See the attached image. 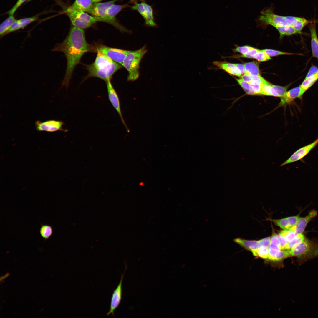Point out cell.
Segmentation results:
<instances>
[{
  "label": "cell",
  "instance_id": "1",
  "mask_svg": "<svg viewBox=\"0 0 318 318\" xmlns=\"http://www.w3.org/2000/svg\"><path fill=\"white\" fill-rule=\"evenodd\" d=\"M61 52L65 55L67 60L66 72L62 82V87L67 88L69 85L73 72L79 64L82 56L88 52H97L87 42L83 29L72 26L65 39L57 43L52 49Z\"/></svg>",
  "mask_w": 318,
  "mask_h": 318
},
{
  "label": "cell",
  "instance_id": "2",
  "mask_svg": "<svg viewBox=\"0 0 318 318\" xmlns=\"http://www.w3.org/2000/svg\"><path fill=\"white\" fill-rule=\"evenodd\" d=\"M95 60L92 63L85 65L88 74L84 80L91 77L100 78L105 82L111 80L114 74L122 68L121 64L97 50Z\"/></svg>",
  "mask_w": 318,
  "mask_h": 318
},
{
  "label": "cell",
  "instance_id": "3",
  "mask_svg": "<svg viewBox=\"0 0 318 318\" xmlns=\"http://www.w3.org/2000/svg\"><path fill=\"white\" fill-rule=\"evenodd\" d=\"M289 252L290 257L297 258V262L299 265L308 260L318 258V238L309 239L306 238Z\"/></svg>",
  "mask_w": 318,
  "mask_h": 318
},
{
  "label": "cell",
  "instance_id": "4",
  "mask_svg": "<svg viewBox=\"0 0 318 318\" xmlns=\"http://www.w3.org/2000/svg\"><path fill=\"white\" fill-rule=\"evenodd\" d=\"M146 52V47H143L136 50L129 51L127 54L122 66L128 72V80L133 81L138 78L140 62Z\"/></svg>",
  "mask_w": 318,
  "mask_h": 318
},
{
  "label": "cell",
  "instance_id": "5",
  "mask_svg": "<svg viewBox=\"0 0 318 318\" xmlns=\"http://www.w3.org/2000/svg\"><path fill=\"white\" fill-rule=\"evenodd\" d=\"M64 12L69 18L72 26L84 29L89 28L101 19L85 12L77 11L70 6L66 7Z\"/></svg>",
  "mask_w": 318,
  "mask_h": 318
},
{
  "label": "cell",
  "instance_id": "6",
  "mask_svg": "<svg viewBox=\"0 0 318 318\" xmlns=\"http://www.w3.org/2000/svg\"><path fill=\"white\" fill-rule=\"evenodd\" d=\"M259 21L266 25H271L275 28L289 25L286 22L284 16L275 14L271 7L263 10L259 18Z\"/></svg>",
  "mask_w": 318,
  "mask_h": 318
},
{
  "label": "cell",
  "instance_id": "7",
  "mask_svg": "<svg viewBox=\"0 0 318 318\" xmlns=\"http://www.w3.org/2000/svg\"><path fill=\"white\" fill-rule=\"evenodd\" d=\"M129 3L122 5H117L114 4L112 5L107 9V16L109 24L115 26L122 32L130 33V31L120 24L116 18V15L122 9L131 7Z\"/></svg>",
  "mask_w": 318,
  "mask_h": 318
},
{
  "label": "cell",
  "instance_id": "8",
  "mask_svg": "<svg viewBox=\"0 0 318 318\" xmlns=\"http://www.w3.org/2000/svg\"><path fill=\"white\" fill-rule=\"evenodd\" d=\"M97 50L114 61L122 65L129 51L100 45L96 47Z\"/></svg>",
  "mask_w": 318,
  "mask_h": 318
},
{
  "label": "cell",
  "instance_id": "9",
  "mask_svg": "<svg viewBox=\"0 0 318 318\" xmlns=\"http://www.w3.org/2000/svg\"><path fill=\"white\" fill-rule=\"evenodd\" d=\"M117 0H112L103 2L93 3L87 13L91 15L100 18L102 22L108 24L107 11L108 8Z\"/></svg>",
  "mask_w": 318,
  "mask_h": 318
},
{
  "label": "cell",
  "instance_id": "10",
  "mask_svg": "<svg viewBox=\"0 0 318 318\" xmlns=\"http://www.w3.org/2000/svg\"><path fill=\"white\" fill-rule=\"evenodd\" d=\"M64 124L62 121L50 120L42 122L37 120L35 122L36 130L39 132L45 131L53 132L58 131L67 132L68 130L63 128Z\"/></svg>",
  "mask_w": 318,
  "mask_h": 318
},
{
  "label": "cell",
  "instance_id": "11",
  "mask_svg": "<svg viewBox=\"0 0 318 318\" xmlns=\"http://www.w3.org/2000/svg\"><path fill=\"white\" fill-rule=\"evenodd\" d=\"M318 144V138L312 143L304 146L296 151L286 160L281 163L280 167L302 159L307 155Z\"/></svg>",
  "mask_w": 318,
  "mask_h": 318
},
{
  "label": "cell",
  "instance_id": "12",
  "mask_svg": "<svg viewBox=\"0 0 318 318\" xmlns=\"http://www.w3.org/2000/svg\"><path fill=\"white\" fill-rule=\"evenodd\" d=\"M106 83L109 99L114 108L118 114L121 121L127 131L129 132V130L125 123L122 115L120 101L118 95L111 83V80L106 82Z\"/></svg>",
  "mask_w": 318,
  "mask_h": 318
},
{
  "label": "cell",
  "instance_id": "13",
  "mask_svg": "<svg viewBox=\"0 0 318 318\" xmlns=\"http://www.w3.org/2000/svg\"><path fill=\"white\" fill-rule=\"evenodd\" d=\"M127 266L125 264V268L123 273L122 275L120 280L115 290L113 291L112 294L110 309L107 313V315L109 316L112 314L113 316H114V311L119 305L122 298V284L125 271L127 269Z\"/></svg>",
  "mask_w": 318,
  "mask_h": 318
},
{
  "label": "cell",
  "instance_id": "14",
  "mask_svg": "<svg viewBox=\"0 0 318 318\" xmlns=\"http://www.w3.org/2000/svg\"><path fill=\"white\" fill-rule=\"evenodd\" d=\"M289 85L281 86L272 85L269 82L263 85L261 95L281 97L286 92Z\"/></svg>",
  "mask_w": 318,
  "mask_h": 318
},
{
  "label": "cell",
  "instance_id": "15",
  "mask_svg": "<svg viewBox=\"0 0 318 318\" xmlns=\"http://www.w3.org/2000/svg\"><path fill=\"white\" fill-rule=\"evenodd\" d=\"M317 212L315 210L310 211L307 215L304 217H300L296 225L291 229L297 234L302 233L309 223L316 217Z\"/></svg>",
  "mask_w": 318,
  "mask_h": 318
},
{
  "label": "cell",
  "instance_id": "16",
  "mask_svg": "<svg viewBox=\"0 0 318 318\" xmlns=\"http://www.w3.org/2000/svg\"><path fill=\"white\" fill-rule=\"evenodd\" d=\"M300 217L298 215L281 219H273L272 221L275 225L283 230H289L296 225Z\"/></svg>",
  "mask_w": 318,
  "mask_h": 318
},
{
  "label": "cell",
  "instance_id": "17",
  "mask_svg": "<svg viewBox=\"0 0 318 318\" xmlns=\"http://www.w3.org/2000/svg\"><path fill=\"white\" fill-rule=\"evenodd\" d=\"M213 64L219 69L231 75L238 77L242 76L241 72L234 64L225 61H215L213 62Z\"/></svg>",
  "mask_w": 318,
  "mask_h": 318
},
{
  "label": "cell",
  "instance_id": "18",
  "mask_svg": "<svg viewBox=\"0 0 318 318\" xmlns=\"http://www.w3.org/2000/svg\"><path fill=\"white\" fill-rule=\"evenodd\" d=\"M287 24L293 27L297 33H300L309 21L304 18L293 16H284Z\"/></svg>",
  "mask_w": 318,
  "mask_h": 318
},
{
  "label": "cell",
  "instance_id": "19",
  "mask_svg": "<svg viewBox=\"0 0 318 318\" xmlns=\"http://www.w3.org/2000/svg\"><path fill=\"white\" fill-rule=\"evenodd\" d=\"M300 91V87L299 86L286 91L281 97L280 102L278 107L285 106L289 104L296 98H299Z\"/></svg>",
  "mask_w": 318,
  "mask_h": 318
},
{
  "label": "cell",
  "instance_id": "20",
  "mask_svg": "<svg viewBox=\"0 0 318 318\" xmlns=\"http://www.w3.org/2000/svg\"><path fill=\"white\" fill-rule=\"evenodd\" d=\"M309 29L311 35V45L312 55L318 59V39L315 24H310L309 26Z\"/></svg>",
  "mask_w": 318,
  "mask_h": 318
},
{
  "label": "cell",
  "instance_id": "21",
  "mask_svg": "<svg viewBox=\"0 0 318 318\" xmlns=\"http://www.w3.org/2000/svg\"><path fill=\"white\" fill-rule=\"evenodd\" d=\"M93 4L92 0H75L70 7L77 11L87 12Z\"/></svg>",
  "mask_w": 318,
  "mask_h": 318
},
{
  "label": "cell",
  "instance_id": "22",
  "mask_svg": "<svg viewBox=\"0 0 318 318\" xmlns=\"http://www.w3.org/2000/svg\"><path fill=\"white\" fill-rule=\"evenodd\" d=\"M141 0L143 1L145 9V16L143 19L145 20L146 25L151 27L156 26L157 25L154 20L152 7L147 4L144 0Z\"/></svg>",
  "mask_w": 318,
  "mask_h": 318
},
{
  "label": "cell",
  "instance_id": "23",
  "mask_svg": "<svg viewBox=\"0 0 318 318\" xmlns=\"http://www.w3.org/2000/svg\"><path fill=\"white\" fill-rule=\"evenodd\" d=\"M318 80V71L315 74L304 79L300 87V93L299 98L301 99L304 94Z\"/></svg>",
  "mask_w": 318,
  "mask_h": 318
},
{
  "label": "cell",
  "instance_id": "24",
  "mask_svg": "<svg viewBox=\"0 0 318 318\" xmlns=\"http://www.w3.org/2000/svg\"><path fill=\"white\" fill-rule=\"evenodd\" d=\"M233 241L252 253L259 248L258 241L248 240L237 238L234 239Z\"/></svg>",
  "mask_w": 318,
  "mask_h": 318
},
{
  "label": "cell",
  "instance_id": "25",
  "mask_svg": "<svg viewBox=\"0 0 318 318\" xmlns=\"http://www.w3.org/2000/svg\"><path fill=\"white\" fill-rule=\"evenodd\" d=\"M289 251L284 250H280L269 249L268 259L274 261H280L290 257Z\"/></svg>",
  "mask_w": 318,
  "mask_h": 318
},
{
  "label": "cell",
  "instance_id": "26",
  "mask_svg": "<svg viewBox=\"0 0 318 318\" xmlns=\"http://www.w3.org/2000/svg\"><path fill=\"white\" fill-rule=\"evenodd\" d=\"M245 74L251 76L260 75L259 66L254 62L246 63L244 64Z\"/></svg>",
  "mask_w": 318,
  "mask_h": 318
},
{
  "label": "cell",
  "instance_id": "27",
  "mask_svg": "<svg viewBox=\"0 0 318 318\" xmlns=\"http://www.w3.org/2000/svg\"><path fill=\"white\" fill-rule=\"evenodd\" d=\"M16 20L14 15H9L0 24V35L3 36L9 30Z\"/></svg>",
  "mask_w": 318,
  "mask_h": 318
},
{
  "label": "cell",
  "instance_id": "28",
  "mask_svg": "<svg viewBox=\"0 0 318 318\" xmlns=\"http://www.w3.org/2000/svg\"><path fill=\"white\" fill-rule=\"evenodd\" d=\"M305 238L302 233L298 234L294 239L287 243L283 250L290 251L302 242Z\"/></svg>",
  "mask_w": 318,
  "mask_h": 318
},
{
  "label": "cell",
  "instance_id": "29",
  "mask_svg": "<svg viewBox=\"0 0 318 318\" xmlns=\"http://www.w3.org/2000/svg\"><path fill=\"white\" fill-rule=\"evenodd\" d=\"M53 229L51 226L47 224H41L39 230L41 236L46 241L52 235Z\"/></svg>",
  "mask_w": 318,
  "mask_h": 318
},
{
  "label": "cell",
  "instance_id": "30",
  "mask_svg": "<svg viewBox=\"0 0 318 318\" xmlns=\"http://www.w3.org/2000/svg\"><path fill=\"white\" fill-rule=\"evenodd\" d=\"M276 28L280 33L281 37L290 35L297 33L293 27L289 25L278 26Z\"/></svg>",
  "mask_w": 318,
  "mask_h": 318
},
{
  "label": "cell",
  "instance_id": "31",
  "mask_svg": "<svg viewBox=\"0 0 318 318\" xmlns=\"http://www.w3.org/2000/svg\"><path fill=\"white\" fill-rule=\"evenodd\" d=\"M141 2L138 3L136 0H130L134 5L131 6L132 10H136L144 18L145 14V9L143 1L140 0Z\"/></svg>",
  "mask_w": 318,
  "mask_h": 318
},
{
  "label": "cell",
  "instance_id": "32",
  "mask_svg": "<svg viewBox=\"0 0 318 318\" xmlns=\"http://www.w3.org/2000/svg\"><path fill=\"white\" fill-rule=\"evenodd\" d=\"M255 256H259L265 259H268L269 257V249L268 247H261L252 252Z\"/></svg>",
  "mask_w": 318,
  "mask_h": 318
},
{
  "label": "cell",
  "instance_id": "33",
  "mask_svg": "<svg viewBox=\"0 0 318 318\" xmlns=\"http://www.w3.org/2000/svg\"><path fill=\"white\" fill-rule=\"evenodd\" d=\"M279 234L284 237L289 242L294 239L298 234L291 229L284 230L280 231Z\"/></svg>",
  "mask_w": 318,
  "mask_h": 318
},
{
  "label": "cell",
  "instance_id": "34",
  "mask_svg": "<svg viewBox=\"0 0 318 318\" xmlns=\"http://www.w3.org/2000/svg\"><path fill=\"white\" fill-rule=\"evenodd\" d=\"M39 16L37 15L31 17H26L18 19L21 29L24 27L36 21L38 18Z\"/></svg>",
  "mask_w": 318,
  "mask_h": 318
},
{
  "label": "cell",
  "instance_id": "35",
  "mask_svg": "<svg viewBox=\"0 0 318 318\" xmlns=\"http://www.w3.org/2000/svg\"><path fill=\"white\" fill-rule=\"evenodd\" d=\"M253 58L260 62L266 61L271 59L270 57L267 54L263 49L259 50L254 55Z\"/></svg>",
  "mask_w": 318,
  "mask_h": 318
},
{
  "label": "cell",
  "instance_id": "36",
  "mask_svg": "<svg viewBox=\"0 0 318 318\" xmlns=\"http://www.w3.org/2000/svg\"><path fill=\"white\" fill-rule=\"evenodd\" d=\"M235 78L238 84L242 87L247 94L250 95H253L249 84L245 82L241 78L238 79L236 78Z\"/></svg>",
  "mask_w": 318,
  "mask_h": 318
},
{
  "label": "cell",
  "instance_id": "37",
  "mask_svg": "<svg viewBox=\"0 0 318 318\" xmlns=\"http://www.w3.org/2000/svg\"><path fill=\"white\" fill-rule=\"evenodd\" d=\"M263 50L266 54L270 57L282 55H292L294 54L287 53L272 49H266Z\"/></svg>",
  "mask_w": 318,
  "mask_h": 318
},
{
  "label": "cell",
  "instance_id": "38",
  "mask_svg": "<svg viewBox=\"0 0 318 318\" xmlns=\"http://www.w3.org/2000/svg\"><path fill=\"white\" fill-rule=\"evenodd\" d=\"M28 0H18L14 6L8 11L7 14L9 15H14V13L20 6L25 1Z\"/></svg>",
  "mask_w": 318,
  "mask_h": 318
},
{
  "label": "cell",
  "instance_id": "39",
  "mask_svg": "<svg viewBox=\"0 0 318 318\" xmlns=\"http://www.w3.org/2000/svg\"><path fill=\"white\" fill-rule=\"evenodd\" d=\"M253 47H251L245 45L242 46L237 47L233 49L234 52H238L243 54L247 52Z\"/></svg>",
  "mask_w": 318,
  "mask_h": 318
},
{
  "label": "cell",
  "instance_id": "40",
  "mask_svg": "<svg viewBox=\"0 0 318 318\" xmlns=\"http://www.w3.org/2000/svg\"><path fill=\"white\" fill-rule=\"evenodd\" d=\"M21 29L18 19L16 20L14 22L9 30L4 34L6 35L11 32L18 30Z\"/></svg>",
  "mask_w": 318,
  "mask_h": 318
},
{
  "label": "cell",
  "instance_id": "41",
  "mask_svg": "<svg viewBox=\"0 0 318 318\" xmlns=\"http://www.w3.org/2000/svg\"><path fill=\"white\" fill-rule=\"evenodd\" d=\"M259 248L261 247H268L271 241V237H268L258 241Z\"/></svg>",
  "mask_w": 318,
  "mask_h": 318
},
{
  "label": "cell",
  "instance_id": "42",
  "mask_svg": "<svg viewBox=\"0 0 318 318\" xmlns=\"http://www.w3.org/2000/svg\"><path fill=\"white\" fill-rule=\"evenodd\" d=\"M259 50V49L253 47L245 54H242L241 57L247 58H253L254 55Z\"/></svg>",
  "mask_w": 318,
  "mask_h": 318
},
{
  "label": "cell",
  "instance_id": "43",
  "mask_svg": "<svg viewBox=\"0 0 318 318\" xmlns=\"http://www.w3.org/2000/svg\"><path fill=\"white\" fill-rule=\"evenodd\" d=\"M318 71V68L315 66H313L310 68L306 75L305 79H306L316 74Z\"/></svg>",
  "mask_w": 318,
  "mask_h": 318
},
{
  "label": "cell",
  "instance_id": "44",
  "mask_svg": "<svg viewBox=\"0 0 318 318\" xmlns=\"http://www.w3.org/2000/svg\"><path fill=\"white\" fill-rule=\"evenodd\" d=\"M278 237L281 248L282 250H283L288 242L284 237L279 234H278Z\"/></svg>",
  "mask_w": 318,
  "mask_h": 318
},
{
  "label": "cell",
  "instance_id": "45",
  "mask_svg": "<svg viewBox=\"0 0 318 318\" xmlns=\"http://www.w3.org/2000/svg\"><path fill=\"white\" fill-rule=\"evenodd\" d=\"M241 79L249 84L251 82V75L244 74L241 76Z\"/></svg>",
  "mask_w": 318,
  "mask_h": 318
},
{
  "label": "cell",
  "instance_id": "46",
  "mask_svg": "<svg viewBox=\"0 0 318 318\" xmlns=\"http://www.w3.org/2000/svg\"><path fill=\"white\" fill-rule=\"evenodd\" d=\"M234 64L239 70L242 75L245 74V69L244 64L238 63Z\"/></svg>",
  "mask_w": 318,
  "mask_h": 318
},
{
  "label": "cell",
  "instance_id": "47",
  "mask_svg": "<svg viewBox=\"0 0 318 318\" xmlns=\"http://www.w3.org/2000/svg\"><path fill=\"white\" fill-rule=\"evenodd\" d=\"M9 275V273H7L6 274H5L4 276L1 277H0V281H1L2 280H3L4 279H5V278L7 277Z\"/></svg>",
  "mask_w": 318,
  "mask_h": 318
},
{
  "label": "cell",
  "instance_id": "48",
  "mask_svg": "<svg viewBox=\"0 0 318 318\" xmlns=\"http://www.w3.org/2000/svg\"><path fill=\"white\" fill-rule=\"evenodd\" d=\"M93 3H98L103 0H92Z\"/></svg>",
  "mask_w": 318,
  "mask_h": 318
},
{
  "label": "cell",
  "instance_id": "49",
  "mask_svg": "<svg viewBox=\"0 0 318 318\" xmlns=\"http://www.w3.org/2000/svg\"><path fill=\"white\" fill-rule=\"evenodd\" d=\"M31 0H28V1H27V2H29V1H31Z\"/></svg>",
  "mask_w": 318,
  "mask_h": 318
}]
</instances>
